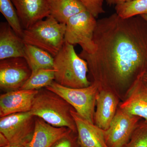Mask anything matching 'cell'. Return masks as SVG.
<instances>
[{"label": "cell", "mask_w": 147, "mask_h": 147, "mask_svg": "<svg viewBox=\"0 0 147 147\" xmlns=\"http://www.w3.org/2000/svg\"><path fill=\"white\" fill-rule=\"evenodd\" d=\"M140 117L120 108L110 127L105 130L106 144L109 147H123L127 144L138 125Z\"/></svg>", "instance_id": "9c48e42d"}, {"label": "cell", "mask_w": 147, "mask_h": 147, "mask_svg": "<svg viewBox=\"0 0 147 147\" xmlns=\"http://www.w3.org/2000/svg\"><path fill=\"white\" fill-rule=\"evenodd\" d=\"M0 11L16 34L22 38L24 29L11 0H0Z\"/></svg>", "instance_id": "44dd1931"}, {"label": "cell", "mask_w": 147, "mask_h": 147, "mask_svg": "<svg viewBox=\"0 0 147 147\" xmlns=\"http://www.w3.org/2000/svg\"><path fill=\"white\" fill-rule=\"evenodd\" d=\"M10 145V142L7 138L3 134L0 132V147L7 146Z\"/></svg>", "instance_id": "d4e9b609"}, {"label": "cell", "mask_w": 147, "mask_h": 147, "mask_svg": "<svg viewBox=\"0 0 147 147\" xmlns=\"http://www.w3.org/2000/svg\"><path fill=\"white\" fill-rule=\"evenodd\" d=\"M66 24L59 23L51 15L24 29L25 44L45 50L55 57L65 42Z\"/></svg>", "instance_id": "277c9868"}, {"label": "cell", "mask_w": 147, "mask_h": 147, "mask_svg": "<svg viewBox=\"0 0 147 147\" xmlns=\"http://www.w3.org/2000/svg\"><path fill=\"white\" fill-rule=\"evenodd\" d=\"M96 18L88 10L72 16L66 24L65 41L73 45L78 44L82 51L92 54L96 50L94 34Z\"/></svg>", "instance_id": "8992f818"}, {"label": "cell", "mask_w": 147, "mask_h": 147, "mask_svg": "<svg viewBox=\"0 0 147 147\" xmlns=\"http://www.w3.org/2000/svg\"><path fill=\"white\" fill-rule=\"evenodd\" d=\"M37 90L19 89L0 96V117L31 110Z\"/></svg>", "instance_id": "8fae6325"}, {"label": "cell", "mask_w": 147, "mask_h": 147, "mask_svg": "<svg viewBox=\"0 0 147 147\" xmlns=\"http://www.w3.org/2000/svg\"><path fill=\"white\" fill-rule=\"evenodd\" d=\"M93 40L94 53L79 55L94 79L104 71L115 83L131 85L147 71V23L141 16L123 18L115 13L98 19Z\"/></svg>", "instance_id": "6da1fadb"}, {"label": "cell", "mask_w": 147, "mask_h": 147, "mask_svg": "<svg viewBox=\"0 0 147 147\" xmlns=\"http://www.w3.org/2000/svg\"><path fill=\"white\" fill-rule=\"evenodd\" d=\"M108 90L98 92L96 99L95 112L96 125L103 130L109 128L117 113L118 101L115 95Z\"/></svg>", "instance_id": "2e32d148"}, {"label": "cell", "mask_w": 147, "mask_h": 147, "mask_svg": "<svg viewBox=\"0 0 147 147\" xmlns=\"http://www.w3.org/2000/svg\"><path fill=\"white\" fill-rule=\"evenodd\" d=\"M74 110L67 101L46 88L38 90L30 112L35 117L56 127H65L77 132L71 112Z\"/></svg>", "instance_id": "7a4b0ae2"}, {"label": "cell", "mask_w": 147, "mask_h": 147, "mask_svg": "<svg viewBox=\"0 0 147 147\" xmlns=\"http://www.w3.org/2000/svg\"><path fill=\"white\" fill-rule=\"evenodd\" d=\"M24 58L32 72L41 69L54 68V57L34 45L25 44Z\"/></svg>", "instance_id": "ac0fdd59"}, {"label": "cell", "mask_w": 147, "mask_h": 147, "mask_svg": "<svg viewBox=\"0 0 147 147\" xmlns=\"http://www.w3.org/2000/svg\"><path fill=\"white\" fill-rule=\"evenodd\" d=\"M11 1L24 29L50 15L49 0Z\"/></svg>", "instance_id": "7c38bea8"}, {"label": "cell", "mask_w": 147, "mask_h": 147, "mask_svg": "<svg viewBox=\"0 0 147 147\" xmlns=\"http://www.w3.org/2000/svg\"><path fill=\"white\" fill-rule=\"evenodd\" d=\"M71 114L76 124L80 147H109L105 141V130L85 119L74 110Z\"/></svg>", "instance_id": "4fadbf2b"}, {"label": "cell", "mask_w": 147, "mask_h": 147, "mask_svg": "<svg viewBox=\"0 0 147 147\" xmlns=\"http://www.w3.org/2000/svg\"><path fill=\"white\" fill-rule=\"evenodd\" d=\"M130 1H131V0H105L107 4L108 5L110 6L116 5H117L119 4L122 3Z\"/></svg>", "instance_id": "484cf974"}, {"label": "cell", "mask_w": 147, "mask_h": 147, "mask_svg": "<svg viewBox=\"0 0 147 147\" xmlns=\"http://www.w3.org/2000/svg\"><path fill=\"white\" fill-rule=\"evenodd\" d=\"M143 78H144V80L146 82H147V71L145 72L144 74V76H143Z\"/></svg>", "instance_id": "83f0119b"}, {"label": "cell", "mask_w": 147, "mask_h": 147, "mask_svg": "<svg viewBox=\"0 0 147 147\" xmlns=\"http://www.w3.org/2000/svg\"><path fill=\"white\" fill-rule=\"evenodd\" d=\"M25 43L7 22L0 24V60L12 57H24Z\"/></svg>", "instance_id": "9a60e30c"}, {"label": "cell", "mask_w": 147, "mask_h": 147, "mask_svg": "<svg viewBox=\"0 0 147 147\" xmlns=\"http://www.w3.org/2000/svg\"><path fill=\"white\" fill-rule=\"evenodd\" d=\"M54 68L41 69L32 72L21 89L38 90L45 88L55 81Z\"/></svg>", "instance_id": "d6986e66"}, {"label": "cell", "mask_w": 147, "mask_h": 147, "mask_svg": "<svg viewBox=\"0 0 147 147\" xmlns=\"http://www.w3.org/2000/svg\"><path fill=\"white\" fill-rule=\"evenodd\" d=\"M100 87L99 83L94 82L86 88H74L63 86L54 81L45 88L60 96L81 117L94 124L95 107Z\"/></svg>", "instance_id": "5b68a950"}, {"label": "cell", "mask_w": 147, "mask_h": 147, "mask_svg": "<svg viewBox=\"0 0 147 147\" xmlns=\"http://www.w3.org/2000/svg\"><path fill=\"white\" fill-rule=\"evenodd\" d=\"M36 117L30 112L14 113L0 118V132L8 139L10 145H25L31 140Z\"/></svg>", "instance_id": "52a82bcc"}, {"label": "cell", "mask_w": 147, "mask_h": 147, "mask_svg": "<svg viewBox=\"0 0 147 147\" xmlns=\"http://www.w3.org/2000/svg\"><path fill=\"white\" fill-rule=\"evenodd\" d=\"M24 57L7 58L0 61V88L6 92L21 89L31 75Z\"/></svg>", "instance_id": "ba28073f"}, {"label": "cell", "mask_w": 147, "mask_h": 147, "mask_svg": "<svg viewBox=\"0 0 147 147\" xmlns=\"http://www.w3.org/2000/svg\"><path fill=\"white\" fill-rule=\"evenodd\" d=\"M50 15L62 24H66L72 16L84 11L86 7L79 0H49Z\"/></svg>", "instance_id": "e0dca14e"}, {"label": "cell", "mask_w": 147, "mask_h": 147, "mask_svg": "<svg viewBox=\"0 0 147 147\" xmlns=\"http://www.w3.org/2000/svg\"><path fill=\"white\" fill-rule=\"evenodd\" d=\"M86 9L97 18L100 14L105 13L103 8L104 0H79Z\"/></svg>", "instance_id": "603a6c76"}, {"label": "cell", "mask_w": 147, "mask_h": 147, "mask_svg": "<svg viewBox=\"0 0 147 147\" xmlns=\"http://www.w3.org/2000/svg\"><path fill=\"white\" fill-rule=\"evenodd\" d=\"M115 10L123 18L147 14V0H131L115 5Z\"/></svg>", "instance_id": "ffe728a7"}, {"label": "cell", "mask_w": 147, "mask_h": 147, "mask_svg": "<svg viewBox=\"0 0 147 147\" xmlns=\"http://www.w3.org/2000/svg\"><path fill=\"white\" fill-rule=\"evenodd\" d=\"M4 147H26V146L22 145H10Z\"/></svg>", "instance_id": "4316f807"}, {"label": "cell", "mask_w": 147, "mask_h": 147, "mask_svg": "<svg viewBox=\"0 0 147 147\" xmlns=\"http://www.w3.org/2000/svg\"><path fill=\"white\" fill-rule=\"evenodd\" d=\"M142 18H144L145 20V21L147 23V14H144V15H141Z\"/></svg>", "instance_id": "f1b7e54d"}, {"label": "cell", "mask_w": 147, "mask_h": 147, "mask_svg": "<svg viewBox=\"0 0 147 147\" xmlns=\"http://www.w3.org/2000/svg\"><path fill=\"white\" fill-rule=\"evenodd\" d=\"M72 131L65 127H56L36 117L35 127L31 140L26 147H51L59 139Z\"/></svg>", "instance_id": "5bb4252c"}, {"label": "cell", "mask_w": 147, "mask_h": 147, "mask_svg": "<svg viewBox=\"0 0 147 147\" xmlns=\"http://www.w3.org/2000/svg\"><path fill=\"white\" fill-rule=\"evenodd\" d=\"M144 73L137 76L131 84L120 108L147 121V82L143 78Z\"/></svg>", "instance_id": "30bf717a"}, {"label": "cell", "mask_w": 147, "mask_h": 147, "mask_svg": "<svg viewBox=\"0 0 147 147\" xmlns=\"http://www.w3.org/2000/svg\"><path fill=\"white\" fill-rule=\"evenodd\" d=\"M75 132L71 131L57 140L51 147H80L78 137L74 136Z\"/></svg>", "instance_id": "cb8c5ba5"}, {"label": "cell", "mask_w": 147, "mask_h": 147, "mask_svg": "<svg viewBox=\"0 0 147 147\" xmlns=\"http://www.w3.org/2000/svg\"><path fill=\"white\" fill-rule=\"evenodd\" d=\"M138 125L131 137L127 147H147V121Z\"/></svg>", "instance_id": "7402d4cb"}, {"label": "cell", "mask_w": 147, "mask_h": 147, "mask_svg": "<svg viewBox=\"0 0 147 147\" xmlns=\"http://www.w3.org/2000/svg\"><path fill=\"white\" fill-rule=\"evenodd\" d=\"M55 82L68 88H86L91 84L88 79L89 68L86 61L76 54L74 45L65 41L54 57Z\"/></svg>", "instance_id": "3957f363"}]
</instances>
